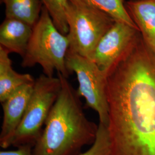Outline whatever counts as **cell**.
Here are the masks:
<instances>
[{
    "mask_svg": "<svg viewBox=\"0 0 155 155\" xmlns=\"http://www.w3.org/2000/svg\"><path fill=\"white\" fill-rule=\"evenodd\" d=\"M112 155H155V52L140 33L107 81Z\"/></svg>",
    "mask_w": 155,
    "mask_h": 155,
    "instance_id": "1",
    "label": "cell"
},
{
    "mask_svg": "<svg viewBox=\"0 0 155 155\" xmlns=\"http://www.w3.org/2000/svg\"><path fill=\"white\" fill-rule=\"evenodd\" d=\"M61 89L33 148V155H79L96 139L98 125L83 111L77 90L67 78L58 72Z\"/></svg>",
    "mask_w": 155,
    "mask_h": 155,
    "instance_id": "2",
    "label": "cell"
},
{
    "mask_svg": "<svg viewBox=\"0 0 155 155\" xmlns=\"http://www.w3.org/2000/svg\"><path fill=\"white\" fill-rule=\"evenodd\" d=\"M69 49V41L54 25L50 14L43 7L39 20L33 31L27 50L22 57L21 66L32 67L39 64L43 74L52 77L55 71L67 78L70 75L66 59Z\"/></svg>",
    "mask_w": 155,
    "mask_h": 155,
    "instance_id": "3",
    "label": "cell"
},
{
    "mask_svg": "<svg viewBox=\"0 0 155 155\" xmlns=\"http://www.w3.org/2000/svg\"><path fill=\"white\" fill-rule=\"evenodd\" d=\"M66 17L68 51L91 59L100 40L116 21L100 9L79 0H68Z\"/></svg>",
    "mask_w": 155,
    "mask_h": 155,
    "instance_id": "4",
    "label": "cell"
},
{
    "mask_svg": "<svg viewBox=\"0 0 155 155\" xmlns=\"http://www.w3.org/2000/svg\"><path fill=\"white\" fill-rule=\"evenodd\" d=\"M61 89V81L58 76L50 77L43 74L35 79L29 104L11 147L30 145L34 147L42 134L43 127Z\"/></svg>",
    "mask_w": 155,
    "mask_h": 155,
    "instance_id": "5",
    "label": "cell"
},
{
    "mask_svg": "<svg viewBox=\"0 0 155 155\" xmlns=\"http://www.w3.org/2000/svg\"><path fill=\"white\" fill-rule=\"evenodd\" d=\"M66 63L70 74L75 73L77 75L78 95L84 98L86 107L97 113L100 123L107 127L109 122L107 76L91 59L68 51Z\"/></svg>",
    "mask_w": 155,
    "mask_h": 155,
    "instance_id": "6",
    "label": "cell"
},
{
    "mask_svg": "<svg viewBox=\"0 0 155 155\" xmlns=\"http://www.w3.org/2000/svg\"><path fill=\"white\" fill-rule=\"evenodd\" d=\"M138 29L116 21L100 40L91 60L108 77L132 47Z\"/></svg>",
    "mask_w": 155,
    "mask_h": 155,
    "instance_id": "7",
    "label": "cell"
},
{
    "mask_svg": "<svg viewBox=\"0 0 155 155\" xmlns=\"http://www.w3.org/2000/svg\"><path fill=\"white\" fill-rule=\"evenodd\" d=\"M33 85L34 83H31L22 86L1 102L3 120L0 133V146L4 149L11 147L12 140L27 109Z\"/></svg>",
    "mask_w": 155,
    "mask_h": 155,
    "instance_id": "8",
    "label": "cell"
},
{
    "mask_svg": "<svg viewBox=\"0 0 155 155\" xmlns=\"http://www.w3.org/2000/svg\"><path fill=\"white\" fill-rule=\"evenodd\" d=\"M125 5L144 43L155 52V0L127 1Z\"/></svg>",
    "mask_w": 155,
    "mask_h": 155,
    "instance_id": "9",
    "label": "cell"
},
{
    "mask_svg": "<svg viewBox=\"0 0 155 155\" xmlns=\"http://www.w3.org/2000/svg\"><path fill=\"white\" fill-rule=\"evenodd\" d=\"M33 31V27L20 20L5 18L0 26V47L9 54L23 57Z\"/></svg>",
    "mask_w": 155,
    "mask_h": 155,
    "instance_id": "10",
    "label": "cell"
},
{
    "mask_svg": "<svg viewBox=\"0 0 155 155\" xmlns=\"http://www.w3.org/2000/svg\"><path fill=\"white\" fill-rule=\"evenodd\" d=\"M9 53L0 47V102H2L22 86L35 83L29 74L16 72L12 67Z\"/></svg>",
    "mask_w": 155,
    "mask_h": 155,
    "instance_id": "11",
    "label": "cell"
},
{
    "mask_svg": "<svg viewBox=\"0 0 155 155\" xmlns=\"http://www.w3.org/2000/svg\"><path fill=\"white\" fill-rule=\"evenodd\" d=\"M6 18H14L33 27L43 7L41 0H5Z\"/></svg>",
    "mask_w": 155,
    "mask_h": 155,
    "instance_id": "12",
    "label": "cell"
},
{
    "mask_svg": "<svg viewBox=\"0 0 155 155\" xmlns=\"http://www.w3.org/2000/svg\"><path fill=\"white\" fill-rule=\"evenodd\" d=\"M89 5L100 9L113 17L118 21L125 22L137 28L130 16L127 8L125 0H79ZM139 30V29H138Z\"/></svg>",
    "mask_w": 155,
    "mask_h": 155,
    "instance_id": "13",
    "label": "cell"
},
{
    "mask_svg": "<svg viewBox=\"0 0 155 155\" xmlns=\"http://www.w3.org/2000/svg\"><path fill=\"white\" fill-rule=\"evenodd\" d=\"M48 12L54 25L62 34L67 35L68 27L66 17V6L68 0H41Z\"/></svg>",
    "mask_w": 155,
    "mask_h": 155,
    "instance_id": "14",
    "label": "cell"
},
{
    "mask_svg": "<svg viewBox=\"0 0 155 155\" xmlns=\"http://www.w3.org/2000/svg\"><path fill=\"white\" fill-rule=\"evenodd\" d=\"M79 155H112L111 145L107 127L99 122L96 139L86 151Z\"/></svg>",
    "mask_w": 155,
    "mask_h": 155,
    "instance_id": "15",
    "label": "cell"
},
{
    "mask_svg": "<svg viewBox=\"0 0 155 155\" xmlns=\"http://www.w3.org/2000/svg\"><path fill=\"white\" fill-rule=\"evenodd\" d=\"M33 146L30 145H21L12 150H1L0 155H33Z\"/></svg>",
    "mask_w": 155,
    "mask_h": 155,
    "instance_id": "16",
    "label": "cell"
},
{
    "mask_svg": "<svg viewBox=\"0 0 155 155\" xmlns=\"http://www.w3.org/2000/svg\"><path fill=\"white\" fill-rule=\"evenodd\" d=\"M5 1V0H1V3H2H2H4Z\"/></svg>",
    "mask_w": 155,
    "mask_h": 155,
    "instance_id": "17",
    "label": "cell"
},
{
    "mask_svg": "<svg viewBox=\"0 0 155 155\" xmlns=\"http://www.w3.org/2000/svg\"><path fill=\"white\" fill-rule=\"evenodd\" d=\"M127 1H137V0H127Z\"/></svg>",
    "mask_w": 155,
    "mask_h": 155,
    "instance_id": "18",
    "label": "cell"
}]
</instances>
